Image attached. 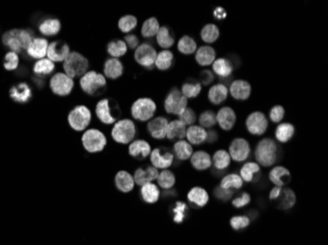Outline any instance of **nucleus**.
<instances>
[{"instance_id": "nucleus-1", "label": "nucleus", "mask_w": 328, "mask_h": 245, "mask_svg": "<svg viewBox=\"0 0 328 245\" xmlns=\"http://www.w3.org/2000/svg\"><path fill=\"white\" fill-rule=\"evenodd\" d=\"M32 41L33 35L27 30L13 29L2 35L3 44L15 53H21L24 49L27 50Z\"/></svg>"}, {"instance_id": "nucleus-2", "label": "nucleus", "mask_w": 328, "mask_h": 245, "mask_svg": "<svg viewBox=\"0 0 328 245\" xmlns=\"http://www.w3.org/2000/svg\"><path fill=\"white\" fill-rule=\"evenodd\" d=\"M255 160L263 167L272 166L277 160V145L271 139L260 140L255 148Z\"/></svg>"}, {"instance_id": "nucleus-3", "label": "nucleus", "mask_w": 328, "mask_h": 245, "mask_svg": "<svg viewBox=\"0 0 328 245\" xmlns=\"http://www.w3.org/2000/svg\"><path fill=\"white\" fill-rule=\"evenodd\" d=\"M80 84L82 89L86 93L90 95H95L104 90V88L107 85V81L102 74L92 71L86 73L82 77L80 81Z\"/></svg>"}, {"instance_id": "nucleus-4", "label": "nucleus", "mask_w": 328, "mask_h": 245, "mask_svg": "<svg viewBox=\"0 0 328 245\" xmlns=\"http://www.w3.org/2000/svg\"><path fill=\"white\" fill-rule=\"evenodd\" d=\"M112 138L118 143L127 144L134 140L136 136V127L133 121L125 119L118 121L112 130Z\"/></svg>"}, {"instance_id": "nucleus-5", "label": "nucleus", "mask_w": 328, "mask_h": 245, "mask_svg": "<svg viewBox=\"0 0 328 245\" xmlns=\"http://www.w3.org/2000/svg\"><path fill=\"white\" fill-rule=\"evenodd\" d=\"M64 71L68 77L76 78L85 75L89 67L86 57L78 52H71L64 61Z\"/></svg>"}, {"instance_id": "nucleus-6", "label": "nucleus", "mask_w": 328, "mask_h": 245, "mask_svg": "<svg viewBox=\"0 0 328 245\" xmlns=\"http://www.w3.org/2000/svg\"><path fill=\"white\" fill-rule=\"evenodd\" d=\"M82 141L85 149L91 153L101 152L107 145L106 136L96 129L87 131L82 138Z\"/></svg>"}, {"instance_id": "nucleus-7", "label": "nucleus", "mask_w": 328, "mask_h": 245, "mask_svg": "<svg viewBox=\"0 0 328 245\" xmlns=\"http://www.w3.org/2000/svg\"><path fill=\"white\" fill-rule=\"evenodd\" d=\"M187 103L188 100L183 95L182 91L174 87L170 90L164 101V109L168 114H174L179 116L187 108Z\"/></svg>"}, {"instance_id": "nucleus-8", "label": "nucleus", "mask_w": 328, "mask_h": 245, "mask_svg": "<svg viewBox=\"0 0 328 245\" xmlns=\"http://www.w3.org/2000/svg\"><path fill=\"white\" fill-rule=\"evenodd\" d=\"M91 112L86 106L75 107L68 116V122L70 127L75 131H84L91 122Z\"/></svg>"}, {"instance_id": "nucleus-9", "label": "nucleus", "mask_w": 328, "mask_h": 245, "mask_svg": "<svg viewBox=\"0 0 328 245\" xmlns=\"http://www.w3.org/2000/svg\"><path fill=\"white\" fill-rule=\"evenodd\" d=\"M156 110L155 103L150 98H140L132 105V116L138 121H148Z\"/></svg>"}, {"instance_id": "nucleus-10", "label": "nucleus", "mask_w": 328, "mask_h": 245, "mask_svg": "<svg viewBox=\"0 0 328 245\" xmlns=\"http://www.w3.org/2000/svg\"><path fill=\"white\" fill-rule=\"evenodd\" d=\"M97 116L105 124H113L120 116V110L109 99H103L97 105Z\"/></svg>"}, {"instance_id": "nucleus-11", "label": "nucleus", "mask_w": 328, "mask_h": 245, "mask_svg": "<svg viewBox=\"0 0 328 245\" xmlns=\"http://www.w3.org/2000/svg\"><path fill=\"white\" fill-rule=\"evenodd\" d=\"M73 87V80L66 74L57 73L50 80V88L56 95L66 96L71 93Z\"/></svg>"}, {"instance_id": "nucleus-12", "label": "nucleus", "mask_w": 328, "mask_h": 245, "mask_svg": "<svg viewBox=\"0 0 328 245\" xmlns=\"http://www.w3.org/2000/svg\"><path fill=\"white\" fill-rule=\"evenodd\" d=\"M246 126L250 134L254 136H261L266 132L268 122L263 113L254 112L247 118Z\"/></svg>"}, {"instance_id": "nucleus-13", "label": "nucleus", "mask_w": 328, "mask_h": 245, "mask_svg": "<svg viewBox=\"0 0 328 245\" xmlns=\"http://www.w3.org/2000/svg\"><path fill=\"white\" fill-rule=\"evenodd\" d=\"M229 155L236 162H243L248 159L251 153L249 142L244 139L233 140L229 147Z\"/></svg>"}, {"instance_id": "nucleus-14", "label": "nucleus", "mask_w": 328, "mask_h": 245, "mask_svg": "<svg viewBox=\"0 0 328 245\" xmlns=\"http://www.w3.org/2000/svg\"><path fill=\"white\" fill-rule=\"evenodd\" d=\"M156 56L155 49L148 43H143L135 51L136 61L146 68H150L154 64Z\"/></svg>"}, {"instance_id": "nucleus-15", "label": "nucleus", "mask_w": 328, "mask_h": 245, "mask_svg": "<svg viewBox=\"0 0 328 245\" xmlns=\"http://www.w3.org/2000/svg\"><path fill=\"white\" fill-rule=\"evenodd\" d=\"M70 54V48L67 43L63 41H53L47 47V57L50 61L62 62Z\"/></svg>"}, {"instance_id": "nucleus-16", "label": "nucleus", "mask_w": 328, "mask_h": 245, "mask_svg": "<svg viewBox=\"0 0 328 245\" xmlns=\"http://www.w3.org/2000/svg\"><path fill=\"white\" fill-rule=\"evenodd\" d=\"M174 155L168 150L161 148L154 149L150 153V161L154 168L156 169H166L169 168L173 163Z\"/></svg>"}, {"instance_id": "nucleus-17", "label": "nucleus", "mask_w": 328, "mask_h": 245, "mask_svg": "<svg viewBox=\"0 0 328 245\" xmlns=\"http://www.w3.org/2000/svg\"><path fill=\"white\" fill-rule=\"evenodd\" d=\"M167 127H168V120L163 117H158L148 123L147 131L153 139L162 140L166 138Z\"/></svg>"}, {"instance_id": "nucleus-18", "label": "nucleus", "mask_w": 328, "mask_h": 245, "mask_svg": "<svg viewBox=\"0 0 328 245\" xmlns=\"http://www.w3.org/2000/svg\"><path fill=\"white\" fill-rule=\"evenodd\" d=\"M10 97L17 103H27L32 98V89L26 82H20L10 89Z\"/></svg>"}, {"instance_id": "nucleus-19", "label": "nucleus", "mask_w": 328, "mask_h": 245, "mask_svg": "<svg viewBox=\"0 0 328 245\" xmlns=\"http://www.w3.org/2000/svg\"><path fill=\"white\" fill-rule=\"evenodd\" d=\"M252 87L247 81L238 80L231 83L230 93L237 100H246L250 97Z\"/></svg>"}, {"instance_id": "nucleus-20", "label": "nucleus", "mask_w": 328, "mask_h": 245, "mask_svg": "<svg viewBox=\"0 0 328 245\" xmlns=\"http://www.w3.org/2000/svg\"><path fill=\"white\" fill-rule=\"evenodd\" d=\"M217 122L221 129L224 131H230L236 123V114L230 107H223L217 115Z\"/></svg>"}, {"instance_id": "nucleus-21", "label": "nucleus", "mask_w": 328, "mask_h": 245, "mask_svg": "<svg viewBox=\"0 0 328 245\" xmlns=\"http://www.w3.org/2000/svg\"><path fill=\"white\" fill-rule=\"evenodd\" d=\"M47 47H48V42L45 38H41V37L34 38L27 49V53L30 57L40 60L43 59V57L46 55Z\"/></svg>"}, {"instance_id": "nucleus-22", "label": "nucleus", "mask_w": 328, "mask_h": 245, "mask_svg": "<svg viewBox=\"0 0 328 245\" xmlns=\"http://www.w3.org/2000/svg\"><path fill=\"white\" fill-rule=\"evenodd\" d=\"M129 153L138 160L145 159L151 153L150 145L145 140H135L129 146Z\"/></svg>"}, {"instance_id": "nucleus-23", "label": "nucleus", "mask_w": 328, "mask_h": 245, "mask_svg": "<svg viewBox=\"0 0 328 245\" xmlns=\"http://www.w3.org/2000/svg\"><path fill=\"white\" fill-rule=\"evenodd\" d=\"M191 163L196 170L204 171L212 167L213 161L211 155L206 151H197L191 156Z\"/></svg>"}, {"instance_id": "nucleus-24", "label": "nucleus", "mask_w": 328, "mask_h": 245, "mask_svg": "<svg viewBox=\"0 0 328 245\" xmlns=\"http://www.w3.org/2000/svg\"><path fill=\"white\" fill-rule=\"evenodd\" d=\"M209 194L202 187H194L188 193L189 202L196 207H205L209 202Z\"/></svg>"}, {"instance_id": "nucleus-25", "label": "nucleus", "mask_w": 328, "mask_h": 245, "mask_svg": "<svg viewBox=\"0 0 328 245\" xmlns=\"http://www.w3.org/2000/svg\"><path fill=\"white\" fill-rule=\"evenodd\" d=\"M158 175L159 174H158L157 169L154 168L153 166L152 167H146V169L140 168L135 172L134 180H135V183L142 186L146 183L151 182L154 179H157Z\"/></svg>"}, {"instance_id": "nucleus-26", "label": "nucleus", "mask_w": 328, "mask_h": 245, "mask_svg": "<svg viewBox=\"0 0 328 245\" xmlns=\"http://www.w3.org/2000/svg\"><path fill=\"white\" fill-rule=\"evenodd\" d=\"M269 179L275 184V186L282 187L291 180V174L285 167L277 166L270 171Z\"/></svg>"}, {"instance_id": "nucleus-27", "label": "nucleus", "mask_w": 328, "mask_h": 245, "mask_svg": "<svg viewBox=\"0 0 328 245\" xmlns=\"http://www.w3.org/2000/svg\"><path fill=\"white\" fill-rule=\"evenodd\" d=\"M115 184L120 191L130 192L134 188L135 180L133 175H130L128 172L120 171L115 176Z\"/></svg>"}, {"instance_id": "nucleus-28", "label": "nucleus", "mask_w": 328, "mask_h": 245, "mask_svg": "<svg viewBox=\"0 0 328 245\" xmlns=\"http://www.w3.org/2000/svg\"><path fill=\"white\" fill-rule=\"evenodd\" d=\"M216 60V51L211 46H202L197 50L196 61L201 66H209Z\"/></svg>"}, {"instance_id": "nucleus-29", "label": "nucleus", "mask_w": 328, "mask_h": 245, "mask_svg": "<svg viewBox=\"0 0 328 245\" xmlns=\"http://www.w3.org/2000/svg\"><path fill=\"white\" fill-rule=\"evenodd\" d=\"M186 126L181 121H172L168 123L166 138H168L170 140H182L183 138L186 137Z\"/></svg>"}, {"instance_id": "nucleus-30", "label": "nucleus", "mask_w": 328, "mask_h": 245, "mask_svg": "<svg viewBox=\"0 0 328 245\" xmlns=\"http://www.w3.org/2000/svg\"><path fill=\"white\" fill-rule=\"evenodd\" d=\"M207 131L200 126H192L186 131V138L189 143L200 145L207 141Z\"/></svg>"}, {"instance_id": "nucleus-31", "label": "nucleus", "mask_w": 328, "mask_h": 245, "mask_svg": "<svg viewBox=\"0 0 328 245\" xmlns=\"http://www.w3.org/2000/svg\"><path fill=\"white\" fill-rule=\"evenodd\" d=\"M61 29V24L58 19L49 18L44 19L38 26L39 32L43 35H55L59 33Z\"/></svg>"}, {"instance_id": "nucleus-32", "label": "nucleus", "mask_w": 328, "mask_h": 245, "mask_svg": "<svg viewBox=\"0 0 328 245\" xmlns=\"http://www.w3.org/2000/svg\"><path fill=\"white\" fill-rule=\"evenodd\" d=\"M228 95V89L225 84L219 83L214 85L209 91V99L212 103L219 105L222 103Z\"/></svg>"}, {"instance_id": "nucleus-33", "label": "nucleus", "mask_w": 328, "mask_h": 245, "mask_svg": "<svg viewBox=\"0 0 328 245\" xmlns=\"http://www.w3.org/2000/svg\"><path fill=\"white\" fill-rule=\"evenodd\" d=\"M257 175H260V168L256 163H254V162L246 163L242 167L241 172H240L241 178L246 182L254 181L258 177Z\"/></svg>"}, {"instance_id": "nucleus-34", "label": "nucleus", "mask_w": 328, "mask_h": 245, "mask_svg": "<svg viewBox=\"0 0 328 245\" xmlns=\"http://www.w3.org/2000/svg\"><path fill=\"white\" fill-rule=\"evenodd\" d=\"M105 74L109 79H118L123 74V65L117 58H109L105 64Z\"/></svg>"}, {"instance_id": "nucleus-35", "label": "nucleus", "mask_w": 328, "mask_h": 245, "mask_svg": "<svg viewBox=\"0 0 328 245\" xmlns=\"http://www.w3.org/2000/svg\"><path fill=\"white\" fill-rule=\"evenodd\" d=\"M141 195L143 200L146 203H155L159 199L160 192L155 184L148 182L142 185Z\"/></svg>"}, {"instance_id": "nucleus-36", "label": "nucleus", "mask_w": 328, "mask_h": 245, "mask_svg": "<svg viewBox=\"0 0 328 245\" xmlns=\"http://www.w3.org/2000/svg\"><path fill=\"white\" fill-rule=\"evenodd\" d=\"M278 201V208L283 209V210H288L291 209L292 207L296 203V195L294 191L289 188H285L281 190V193L279 197L277 198Z\"/></svg>"}, {"instance_id": "nucleus-37", "label": "nucleus", "mask_w": 328, "mask_h": 245, "mask_svg": "<svg viewBox=\"0 0 328 245\" xmlns=\"http://www.w3.org/2000/svg\"><path fill=\"white\" fill-rule=\"evenodd\" d=\"M214 71L220 78H228L233 72V65L230 60L225 58H219L214 62Z\"/></svg>"}, {"instance_id": "nucleus-38", "label": "nucleus", "mask_w": 328, "mask_h": 245, "mask_svg": "<svg viewBox=\"0 0 328 245\" xmlns=\"http://www.w3.org/2000/svg\"><path fill=\"white\" fill-rule=\"evenodd\" d=\"M294 133H295V128L293 125L289 123H283L277 127L275 131V138L282 143L288 142L293 138Z\"/></svg>"}, {"instance_id": "nucleus-39", "label": "nucleus", "mask_w": 328, "mask_h": 245, "mask_svg": "<svg viewBox=\"0 0 328 245\" xmlns=\"http://www.w3.org/2000/svg\"><path fill=\"white\" fill-rule=\"evenodd\" d=\"M174 152L179 160H188L193 155L192 145L184 140H178L174 145Z\"/></svg>"}, {"instance_id": "nucleus-40", "label": "nucleus", "mask_w": 328, "mask_h": 245, "mask_svg": "<svg viewBox=\"0 0 328 245\" xmlns=\"http://www.w3.org/2000/svg\"><path fill=\"white\" fill-rule=\"evenodd\" d=\"M173 53L169 50H163L157 54L155 59V66L161 71L168 70L173 63Z\"/></svg>"}, {"instance_id": "nucleus-41", "label": "nucleus", "mask_w": 328, "mask_h": 245, "mask_svg": "<svg viewBox=\"0 0 328 245\" xmlns=\"http://www.w3.org/2000/svg\"><path fill=\"white\" fill-rule=\"evenodd\" d=\"M156 40L159 46L162 48H169L174 44V37L172 36L171 31L167 27H161L156 34Z\"/></svg>"}, {"instance_id": "nucleus-42", "label": "nucleus", "mask_w": 328, "mask_h": 245, "mask_svg": "<svg viewBox=\"0 0 328 245\" xmlns=\"http://www.w3.org/2000/svg\"><path fill=\"white\" fill-rule=\"evenodd\" d=\"M202 90V85L198 81L191 80L185 82L182 86L183 95L188 98H195L197 97Z\"/></svg>"}, {"instance_id": "nucleus-43", "label": "nucleus", "mask_w": 328, "mask_h": 245, "mask_svg": "<svg viewBox=\"0 0 328 245\" xmlns=\"http://www.w3.org/2000/svg\"><path fill=\"white\" fill-rule=\"evenodd\" d=\"M222 188L225 189H239L243 186V179L241 178L240 175L237 174H230V175H226L222 178L220 185Z\"/></svg>"}, {"instance_id": "nucleus-44", "label": "nucleus", "mask_w": 328, "mask_h": 245, "mask_svg": "<svg viewBox=\"0 0 328 245\" xmlns=\"http://www.w3.org/2000/svg\"><path fill=\"white\" fill-rule=\"evenodd\" d=\"M108 52L112 57H121L127 52L126 42L120 39L112 40L108 45Z\"/></svg>"}, {"instance_id": "nucleus-45", "label": "nucleus", "mask_w": 328, "mask_h": 245, "mask_svg": "<svg viewBox=\"0 0 328 245\" xmlns=\"http://www.w3.org/2000/svg\"><path fill=\"white\" fill-rule=\"evenodd\" d=\"M213 162H214L215 167L218 170H224L230 165L231 157H230V155L227 151L219 150L215 153L214 158H213Z\"/></svg>"}, {"instance_id": "nucleus-46", "label": "nucleus", "mask_w": 328, "mask_h": 245, "mask_svg": "<svg viewBox=\"0 0 328 245\" xmlns=\"http://www.w3.org/2000/svg\"><path fill=\"white\" fill-rule=\"evenodd\" d=\"M219 28L214 24H209L205 26L202 30V39L207 43H213L219 37Z\"/></svg>"}, {"instance_id": "nucleus-47", "label": "nucleus", "mask_w": 328, "mask_h": 245, "mask_svg": "<svg viewBox=\"0 0 328 245\" xmlns=\"http://www.w3.org/2000/svg\"><path fill=\"white\" fill-rule=\"evenodd\" d=\"M178 50L183 54H192L197 50V43L191 36L185 35L178 42Z\"/></svg>"}, {"instance_id": "nucleus-48", "label": "nucleus", "mask_w": 328, "mask_h": 245, "mask_svg": "<svg viewBox=\"0 0 328 245\" xmlns=\"http://www.w3.org/2000/svg\"><path fill=\"white\" fill-rule=\"evenodd\" d=\"M159 23L155 18H149L144 23L142 27V35L145 37H151L156 35L159 31Z\"/></svg>"}, {"instance_id": "nucleus-49", "label": "nucleus", "mask_w": 328, "mask_h": 245, "mask_svg": "<svg viewBox=\"0 0 328 245\" xmlns=\"http://www.w3.org/2000/svg\"><path fill=\"white\" fill-rule=\"evenodd\" d=\"M54 70V64L49 59H40L34 66V72L38 76H46Z\"/></svg>"}, {"instance_id": "nucleus-50", "label": "nucleus", "mask_w": 328, "mask_h": 245, "mask_svg": "<svg viewBox=\"0 0 328 245\" xmlns=\"http://www.w3.org/2000/svg\"><path fill=\"white\" fill-rule=\"evenodd\" d=\"M157 182L162 188L169 189L175 184V175L172 172L164 170L157 176Z\"/></svg>"}, {"instance_id": "nucleus-51", "label": "nucleus", "mask_w": 328, "mask_h": 245, "mask_svg": "<svg viewBox=\"0 0 328 245\" xmlns=\"http://www.w3.org/2000/svg\"><path fill=\"white\" fill-rule=\"evenodd\" d=\"M137 24H138V21H137L136 17L131 16V15H127V16H124L120 19V21L118 23V27L121 30V32L129 33V32H131L132 30H134L136 28Z\"/></svg>"}, {"instance_id": "nucleus-52", "label": "nucleus", "mask_w": 328, "mask_h": 245, "mask_svg": "<svg viewBox=\"0 0 328 245\" xmlns=\"http://www.w3.org/2000/svg\"><path fill=\"white\" fill-rule=\"evenodd\" d=\"M217 123V115L214 111L203 112L200 116V124L204 129L213 128Z\"/></svg>"}, {"instance_id": "nucleus-53", "label": "nucleus", "mask_w": 328, "mask_h": 245, "mask_svg": "<svg viewBox=\"0 0 328 245\" xmlns=\"http://www.w3.org/2000/svg\"><path fill=\"white\" fill-rule=\"evenodd\" d=\"M187 210H188V206L181 201H178L175 204V207L173 208V220L176 224H181L184 222L186 215H187Z\"/></svg>"}, {"instance_id": "nucleus-54", "label": "nucleus", "mask_w": 328, "mask_h": 245, "mask_svg": "<svg viewBox=\"0 0 328 245\" xmlns=\"http://www.w3.org/2000/svg\"><path fill=\"white\" fill-rule=\"evenodd\" d=\"M250 223H251V220L247 216H235L230 221L231 227L235 231H240V230L246 229L250 225Z\"/></svg>"}, {"instance_id": "nucleus-55", "label": "nucleus", "mask_w": 328, "mask_h": 245, "mask_svg": "<svg viewBox=\"0 0 328 245\" xmlns=\"http://www.w3.org/2000/svg\"><path fill=\"white\" fill-rule=\"evenodd\" d=\"M19 65V57L15 52H8L4 58V68L7 71H14Z\"/></svg>"}, {"instance_id": "nucleus-56", "label": "nucleus", "mask_w": 328, "mask_h": 245, "mask_svg": "<svg viewBox=\"0 0 328 245\" xmlns=\"http://www.w3.org/2000/svg\"><path fill=\"white\" fill-rule=\"evenodd\" d=\"M197 120L196 113L191 108H186L182 113L179 115V121H181L185 126L193 125Z\"/></svg>"}, {"instance_id": "nucleus-57", "label": "nucleus", "mask_w": 328, "mask_h": 245, "mask_svg": "<svg viewBox=\"0 0 328 245\" xmlns=\"http://www.w3.org/2000/svg\"><path fill=\"white\" fill-rule=\"evenodd\" d=\"M284 115H285L284 108L282 106L276 105L271 109L269 117L273 123H279L284 118Z\"/></svg>"}, {"instance_id": "nucleus-58", "label": "nucleus", "mask_w": 328, "mask_h": 245, "mask_svg": "<svg viewBox=\"0 0 328 245\" xmlns=\"http://www.w3.org/2000/svg\"><path fill=\"white\" fill-rule=\"evenodd\" d=\"M234 194V190H231V189H225V188H222L221 186H218L216 189H215V195L216 197L219 199V200H222V201H227L229 200Z\"/></svg>"}, {"instance_id": "nucleus-59", "label": "nucleus", "mask_w": 328, "mask_h": 245, "mask_svg": "<svg viewBox=\"0 0 328 245\" xmlns=\"http://www.w3.org/2000/svg\"><path fill=\"white\" fill-rule=\"evenodd\" d=\"M250 201H251V196H250V194L244 192V193H242L240 196H238V197H236L235 199H233V202H232V203H233V205H234L236 208H242V207L248 205V204L250 203Z\"/></svg>"}, {"instance_id": "nucleus-60", "label": "nucleus", "mask_w": 328, "mask_h": 245, "mask_svg": "<svg viewBox=\"0 0 328 245\" xmlns=\"http://www.w3.org/2000/svg\"><path fill=\"white\" fill-rule=\"evenodd\" d=\"M214 80H215V76L211 71L205 70L201 73V82L205 85L211 84L214 82Z\"/></svg>"}, {"instance_id": "nucleus-61", "label": "nucleus", "mask_w": 328, "mask_h": 245, "mask_svg": "<svg viewBox=\"0 0 328 245\" xmlns=\"http://www.w3.org/2000/svg\"><path fill=\"white\" fill-rule=\"evenodd\" d=\"M125 41L129 45L130 48L134 49L139 44V38L135 35H128L125 36Z\"/></svg>"}, {"instance_id": "nucleus-62", "label": "nucleus", "mask_w": 328, "mask_h": 245, "mask_svg": "<svg viewBox=\"0 0 328 245\" xmlns=\"http://www.w3.org/2000/svg\"><path fill=\"white\" fill-rule=\"evenodd\" d=\"M281 190H282V187L280 186H275L271 189L270 193H269V199L270 200H277V198L279 197L280 193H281Z\"/></svg>"}, {"instance_id": "nucleus-63", "label": "nucleus", "mask_w": 328, "mask_h": 245, "mask_svg": "<svg viewBox=\"0 0 328 245\" xmlns=\"http://www.w3.org/2000/svg\"><path fill=\"white\" fill-rule=\"evenodd\" d=\"M214 16L217 18V19H219V20H223L227 17V14H226V11L221 8V7H219L217 9H215L214 11Z\"/></svg>"}, {"instance_id": "nucleus-64", "label": "nucleus", "mask_w": 328, "mask_h": 245, "mask_svg": "<svg viewBox=\"0 0 328 245\" xmlns=\"http://www.w3.org/2000/svg\"><path fill=\"white\" fill-rule=\"evenodd\" d=\"M218 140V134L216 131H210L209 133H207V141L208 142H215L216 140Z\"/></svg>"}]
</instances>
